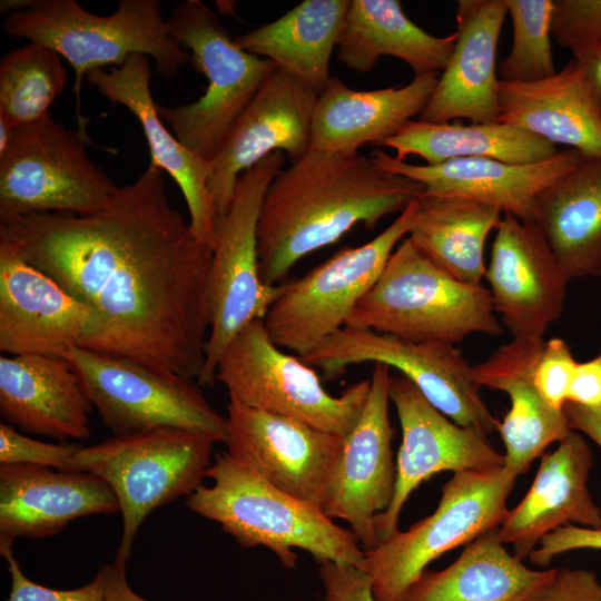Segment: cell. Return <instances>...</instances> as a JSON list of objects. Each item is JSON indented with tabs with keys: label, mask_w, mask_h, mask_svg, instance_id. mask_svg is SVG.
Wrapping results in <instances>:
<instances>
[{
	"label": "cell",
	"mask_w": 601,
	"mask_h": 601,
	"mask_svg": "<svg viewBox=\"0 0 601 601\" xmlns=\"http://www.w3.org/2000/svg\"><path fill=\"white\" fill-rule=\"evenodd\" d=\"M0 239L92 311L98 328L82 348L198 383L213 248L171 206L159 167L150 162L100 213L0 220Z\"/></svg>",
	"instance_id": "6da1fadb"
},
{
	"label": "cell",
	"mask_w": 601,
	"mask_h": 601,
	"mask_svg": "<svg viewBox=\"0 0 601 601\" xmlns=\"http://www.w3.org/2000/svg\"><path fill=\"white\" fill-rule=\"evenodd\" d=\"M424 186L356 152L309 150L270 183L257 242L264 284L277 286L303 257L341 239L356 225L374 229L401 214Z\"/></svg>",
	"instance_id": "7a4b0ae2"
},
{
	"label": "cell",
	"mask_w": 601,
	"mask_h": 601,
	"mask_svg": "<svg viewBox=\"0 0 601 601\" xmlns=\"http://www.w3.org/2000/svg\"><path fill=\"white\" fill-rule=\"evenodd\" d=\"M206 477L213 484H201L188 495L187 506L217 522L243 548L266 546L286 569L295 568V550L300 549L317 563L365 570L364 551L349 529L335 524L321 508L272 485L227 452L215 455Z\"/></svg>",
	"instance_id": "3957f363"
},
{
	"label": "cell",
	"mask_w": 601,
	"mask_h": 601,
	"mask_svg": "<svg viewBox=\"0 0 601 601\" xmlns=\"http://www.w3.org/2000/svg\"><path fill=\"white\" fill-rule=\"evenodd\" d=\"M3 29L9 36L50 48L69 62L82 129L87 120L80 112V89L90 71L118 67L130 56L142 55L171 79L190 61V53L171 37L158 0H121L108 16L91 13L75 0H35L29 8L9 14Z\"/></svg>",
	"instance_id": "277c9868"
},
{
	"label": "cell",
	"mask_w": 601,
	"mask_h": 601,
	"mask_svg": "<svg viewBox=\"0 0 601 601\" xmlns=\"http://www.w3.org/2000/svg\"><path fill=\"white\" fill-rule=\"evenodd\" d=\"M495 314L489 288L453 278L407 236L345 326L455 345L476 333L500 336L503 328Z\"/></svg>",
	"instance_id": "5b68a950"
},
{
	"label": "cell",
	"mask_w": 601,
	"mask_h": 601,
	"mask_svg": "<svg viewBox=\"0 0 601 601\" xmlns=\"http://www.w3.org/2000/svg\"><path fill=\"white\" fill-rule=\"evenodd\" d=\"M167 24L171 37L190 53L193 68L205 75L208 83L198 100L175 107L157 104V110L185 147L210 162L277 66L239 48L201 1L176 4Z\"/></svg>",
	"instance_id": "8992f818"
},
{
	"label": "cell",
	"mask_w": 601,
	"mask_h": 601,
	"mask_svg": "<svg viewBox=\"0 0 601 601\" xmlns=\"http://www.w3.org/2000/svg\"><path fill=\"white\" fill-rule=\"evenodd\" d=\"M86 129L71 130L49 114L16 126L0 154V220L35 213L93 215L120 186L90 160Z\"/></svg>",
	"instance_id": "52a82bcc"
},
{
	"label": "cell",
	"mask_w": 601,
	"mask_h": 601,
	"mask_svg": "<svg viewBox=\"0 0 601 601\" xmlns=\"http://www.w3.org/2000/svg\"><path fill=\"white\" fill-rule=\"evenodd\" d=\"M215 443L204 434L162 427L82 446L77 455L79 472L106 481L119 503L122 532L116 563L127 564L134 539L155 509L190 495L203 484Z\"/></svg>",
	"instance_id": "ba28073f"
},
{
	"label": "cell",
	"mask_w": 601,
	"mask_h": 601,
	"mask_svg": "<svg viewBox=\"0 0 601 601\" xmlns=\"http://www.w3.org/2000/svg\"><path fill=\"white\" fill-rule=\"evenodd\" d=\"M518 476L505 465L453 473L431 515L364 552L375 601H401L431 562L499 528Z\"/></svg>",
	"instance_id": "9c48e42d"
},
{
	"label": "cell",
	"mask_w": 601,
	"mask_h": 601,
	"mask_svg": "<svg viewBox=\"0 0 601 601\" xmlns=\"http://www.w3.org/2000/svg\"><path fill=\"white\" fill-rule=\"evenodd\" d=\"M275 151L243 173L229 209L218 215L208 276L210 329L199 385H213L219 357L230 341L255 319H264L279 293L259 274L257 225L266 191L283 168Z\"/></svg>",
	"instance_id": "30bf717a"
},
{
	"label": "cell",
	"mask_w": 601,
	"mask_h": 601,
	"mask_svg": "<svg viewBox=\"0 0 601 601\" xmlns=\"http://www.w3.org/2000/svg\"><path fill=\"white\" fill-rule=\"evenodd\" d=\"M215 380L226 386L230 398L247 406L342 437L354 428L370 392V380H364L338 396L331 395L312 366L274 344L263 319H255L230 341Z\"/></svg>",
	"instance_id": "8fae6325"
},
{
	"label": "cell",
	"mask_w": 601,
	"mask_h": 601,
	"mask_svg": "<svg viewBox=\"0 0 601 601\" xmlns=\"http://www.w3.org/2000/svg\"><path fill=\"white\" fill-rule=\"evenodd\" d=\"M418 214L414 198L381 234L358 247H345L298 279L280 283L263 322L282 349L303 357L344 327L372 288L394 247L408 236Z\"/></svg>",
	"instance_id": "7c38bea8"
},
{
	"label": "cell",
	"mask_w": 601,
	"mask_h": 601,
	"mask_svg": "<svg viewBox=\"0 0 601 601\" xmlns=\"http://www.w3.org/2000/svg\"><path fill=\"white\" fill-rule=\"evenodd\" d=\"M65 358L112 436L170 427L226 439V416L196 381L122 357L73 347Z\"/></svg>",
	"instance_id": "4fadbf2b"
},
{
	"label": "cell",
	"mask_w": 601,
	"mask_h": 601,
	"mask_svg": "<svg viewBox=\"0 0 601 601\" xmlns=\"http://www.w3.org/2000/svg\"><path fill=\"white\" fill-rule=\"evenodd\" d=\"M300 359L319 368L326 380H336L355 364H385L400 371L455 424L479 428L486 435L499 428L500 421L482 398L473 366L454 344L413 342L344 326Z\"/></svg>",
	"instance_id": "5bb4252c"
},
{
	"label": "cell",
	"mask_w": 601,
	"mask_h": 601,
	"mask_svg": "<svg viewBox=\"0 0 601 601\" xmlns=\"http://www.w3.org/2000/svg\"><path fill=\"white\" fill-rule=\"evenodd\" d=\"M227 453L280 491L322 509L344 437L229 397Z\"/></svg>",
	"instance_id": "9a60e30c"
},
{
	"label": "cell",
	"mask_w": 601,
	"mask_h": 601,
	"mask_svg": "<svg viewBox=\"0 0 601 601\" xmlns=\"http://www.w3.org/2000/svg\"><path fill=\"white\" fill-rule=\"evenodd\" d=\"M390 400L402 430L396 482L388 508L375 516L380 542L398 531L402 509L420 484L444 471H484L505 465L504 454L475 427L455 424L402 374L392 376Z\"/></svg>",
	"instance_id": "2e32d148"
},
{
	"label": "cell",
	"mask_w": 601,
	"mask_h": 601,
	"mask_svg": "<svg viewBox=\"0 0 601 601\" xmlns=\"http://www.w3.org/2000/svg\"><path fill=\"white\" fill-rule=\"evenodd\" d=\"M392 376L387 365L374 364L365 406L344 437L322 505L328 518L348 523L364 552L378 545L375 516L388 508L395 490L394 430L388 417Z\"/></svg>",
	"instance_id": "e0dca14e"
},
{
	"label": "cell",
	"mask_w": 601,
	"mask_h": 601,
	"mask_svg": "<svg viewBox=\"0 0 601 601\" xmlns=\"http://www.w3.org/2000/svg\"><path fill=\"white\" fill-rule=\"evenodd\" d=\"M317 92L280 67L263 81L210 164L208 189L218 215L225 214L243 173L275 151L290 164L311 150Z\"/></svg>",
	"instance_id": "ac0fdd59"
},
{
	"label": "cell",
	"mask_w": 601,
	"mask_h": 601,
	"mask_svg": "<svg viewBox=\"0 0 601 601\" xmlns=\"http://www.w3.org/2000/svg\"><path fill=\"white\" fill-rule=\"evenodd\" d=\"M98 328L92 311L0 239V351L62 357Z\"/></svg>",
	"instance_id": "d6986e66"
},
{
	"label": "cell",
	"mask_w": 601,
	"mask_h": 601,
	"mask_svg": "<svg viewBox=\"0 0 601 601\" xmlns=\"http://www.w3.org/2000/svg\"><path fill=\"white\" fill-rule=\"evenodd\" d=\"M485 277L494 312L512 338H543L561 317L570 280L533 221L504 214Z\"/></svg>",
	"instance_id": "ffe728a7"
},
{
	"label": "cell",
	"mask_w": 601,
	"mask_h": 601,
	"mask_svg": "<svg viewBox=\"0 0 601 601\" xmlns=\"http://www.w3.org/2000/svg\"><path fill=\"white\" fill-rule=\"evenodd\" d=\"M371 157L382 169L422 184L427 194L472 198L490 204L503 214L534 223L536 199L541 191L584 156L578 150L564 148L546 160L525 165L491 158L414 165L375 148Z\"/></svg>",
	"instance_id": "44dd1931"
},
{
	"label": "cell",
	"mask_w": 601,
	"mask_h": 601,
	"mask_svg": "<svg viewBox=\"0 0 601 601\" xmlns=\"http://www.w3.org/2000/svg\"><path fill=\"white\" fill-rule=\"evenodd\" d=\"M592 464V451L577 431L543 454L530 490L496 529L497 538L512 546L515 558L528 559L541 539L558 528L601 526V510L588 489Z\"/></svg>",
	"instance_id": "7402d4cb"
},
{
	"label": "cell",
	"mask_w": 601,
	"mask_h": 601,
	"mask_svg": "<svg viewBox=\"0 0 601 601\" xmlns=\"http://www.w3.org/2000/svg\"><path fill=\"white\" fill-rule=\"evenodd\" d=\"M117 512L119 503L114 490L95 474L0 465V541L48 538L75 519Z\"/></svg>",
	"instance_id": "603a6c76"
},
{
	"label": "cell",
	"mask_w": 601,
	"mask_h": 601,
	"mask_svg": "<svg viewBox=\"0 0 601 601\" xmlns=\"http://www.w3.org/2000/svg\"><path fill=\"white\" fill-rule=\"evenodd\" d=\"M506 14L504 0L457 2L453 52L420 120L497 121L496 51Z\"/></svg>",
	"instance_id": "cb8c5ba5"
},
{
	"label": "cell",
	"mask_w": 601,
	"mask_h": 601,
	"mask_svg": "<svg viewBox=\"0 0 601 601\" xmlns=\"http://www.w3.org/2000/svg\"><path fill=\"white\" fill-rule=\"evenodd\" d=\"M150 77V58L132 55L109 71H90L85 80L111 104L125 106L137 117L150 149V162L179 186L194 234L213 248L217 213L208 189L210 164L185 147L165 127L151 96Z\"/></svg>",
	"instance_id": "d4e9b609"
},
{
	"label": "cell",
	"mask_w": 601,
	"mask_h": 601,
	"mask_svg": "<svg viewBox=\"0 0 601 601\" xmlns=\"http://www.w3.org/2000/svg\"><path fill=\"white\" fill-rule=\"evenodd\" d=\"M93 405L66 358L0 357V415L23 432L55 440L90 436Z\"/></svg>",
	"instance_id": "484cf974"
},
{
	"label": "cell",
	"mask_w": 601,
	"mask_h": 601,
	"mask_svg": "<svg viewBox=\"0 0 601 601\" xmlns=\"http://www.w3.org/2000/svg\"><path fill=\"white\" fill-rule=\"evenodd\" d=\"M544 344V338H512L473 366L481 387L502 391L510 397V411L497 431L505 446V466L518 475L526 473L550 444L572 431L564 411L550 407L534 384V368Z\"/></svg>",
	"instance_id": "4316f807"
},
{
	"label": "cell",
	"mask_w": 601,
	"mask_h": 601,
	"mask_svg": "<svg viewBox=\"0 0 601 601\" xmlns=\"http://www.w3.org/2000/svg\"><path fill=\"white\" fill-rule=\"evenodd\" d=\"M437 81V72H427L403 87L359 91L332 77L316 100L311 150L349 154L367 144L376 147L423 112Z\"/></svg>",
	"instance_id": "83f0119b"
},
{
	"label": "cell",
	"mask_w": 601,
	"mask_h": 601,
	"mask_svg": "<svg viewBox=\"0 0 601 601\" xmlns=\"http://www.w3.org/2000/svg\"><path fill=\"white\" fill-rule=\"evenodd\" d=\"M497 121L601 158V111L574 60L543 80L499 81Z\"/></svg>",
	"instance_id": "f1b7e54d"
},
{
	"label": "cell",
	"mask_w": 601,
	"mask_h": 601,
	"mask_svg": "<svg viewBox=\"0 0 601 601\" xmlns=\"http://www.w3.org/2000/svg\"><path fill=\"white\" fill-rule=\"evenodd\" d=\"M534 224L570 282L601 276V158L583 157L544 188Z\"/></svg>",
	"instance_id": "f546056e"
},
{
	"label": "cell",
	"mask_w": 601,
	"mask_h": 601,
	"mask_svg": "<svg viewBox=\"0 0 601 601\" xmlns=\"http://www.w3.org/2000/svg\"><path fill=\"white\" fill-rule=\"evenodd\" d=\"M455 40L456 31L435 37L420 28L398 0H351L336 49L351 70L371 71L382 56H392L417 76L443 71Z\"/></svg>",
	"instance_id": "4dcf8cb0"
},
{
	"label": "cell",
	"mask_w": 601,
	"mask_h": 601,
	"mask_svg": "<svg viewBox=\"0 0 601 601\" xmlns=\"http://www.w3.org/2000/svg\"><path fill=\"white\" fill-rule=\"evenodd\" d=\"M497 529V528H496ZM493 529L440 571L426 570L401 601H521L555 569H531L505 549Z\"/></svg>",
	"instance_id": "1f68e13d"
},
{
	"label": "cell",
	"mask_w": 601,
	"mask_h": 601,
	"mask_svg": "<svg viewBox=\"0 0 601 601\" xmlns=\"http://www.w3.org/2000/svg\"><path fill=\"white\" fill-rule=\"evenodd\" d=\"M351 0H305L280 18L237 36L245 51L272 60L319 95Z\"/></svg>",
	"instance_id": "d6a6232c"
},
{
	"label": "cell",
	"mask_w": 601,
	"mask_h": 601,
	"mask_svg": "<svg viewBox=\"0 0 601 601\" xmlns=\"http://www.w3.org/2000/svg\"><path fill=\"white\" fill-rule=\"evenodd\" d=\"M417 219L408 234L413 244L436 266L466 284L485 277L484 247L502 211L472 198L421 193Z\"/></svg>",
	"instance_id": "836d02e7"
},
{
	"label": "cell",
	"mask_w": 601,
	"mask_h": 601,
	"mask_svg": "<svg viewBox=\"0 0 601 601\" xmlns=\"http://www.w3.org/2000/svg\"><path fill=\"white\" fill-rule=\"evenodd\" d=\"M380 147L394 149L398 160L415 155L426 165L465 158L525 165L546 160L559 151L555 145L500 121L464 125L420 119L407 121L398 132L376 146Z\"/></svg>",
	"instance_id": "e575fe53"
},
{
	"label": "cell",
	"mask_w": 601,
	"mask_h": 601,
	"mask_svg": "<svg viewBox=\"0 0 601 601\" xmlns=\"http://www.w3.org/2000/svg\"><path fill=\"white\" fill-rule=\"evenodd\" d=\"M61 57L29 42L7 52L0 61V117L13 127L47 114L67 83Z\"/></svg>",
	"instance_id": "d590c367"
},
{
	"label": "cell",
	"mask_w": 601,
	"mask_h": 601,
	"mask_svg": "<svg viewBox=\"0 0 601 601\" xmlns=\"http://www.w3.org/2000/svg\"><path fill=\"white\" fill-rule=\"evenodd\" d=\"M513 39L497 66L500 81L526 83L556 73L551 49L554 0H504Z\"/></svg>",
	"instance_id": "8d00e7d4"
},
{
	"label": "cell",
	"mask_w": 601,
	"mask_h": 601,
	"mask_svg": "<svg viewBox=\"0 0 601 601\" xmlns=\"http://www.w3.org/2000/svg\"><path fill=\"white\" fill-rule=\"evenodd\" d=\"M76 443H45L19 433L12 425L0 424V465L24 464L79 472Z\"/></svg>",
	"instance_id": "74e56055"
},
{
	"label": "cell",
	"mask_w": 601,
	"mask_h": 601,
	"mask_svg": "<svg viewBox=\"0 0 601 601\" xmlns=\"http://www.w3.org/2000/svg\"><path fill=\"white\" fill-rule=\"evenodd\" d=\"M577 364L564 339L555 337L545 341L534 368V384L550 407L563 410Z\"/></svg>",
	"instance_id": "f35d334b"
},
{
	"label": "cell",
	"mask_w": 601,
	"mask_h": 601,
	"mask_svg": "<svg viewBox=\"0 0 601 601\" xmlns=\"http://www.w3.org/2000/svg\"><path fill=\"white\" fill-rule=\"evenodd\" d=\"M552 37L569 49L601 42V0H554Z\"/></svg>",
	"instance_id": "ab89813d"
},
{
	"label": "cell",
	"mask_w": 601,
	"mask_h": 601,
	"mask_svg": "<svg viewBox=\"0 0 601 601\" xmlns=\"http://www.w3.org/2000/svg\"><path fill=\"white\" fill-rule=\"evenodd\" d=\"M13 543L0 541V553L7 560L11 577L8 601H105V579L102 572L86 585L70 590H58L37 584L29 580L14 558Z\"/></svg>",
	"instance_id": "60d3db41"
},
{
	"label": "cell",
	"mask_w": 601,
	"mask_h": 601,
	"mask_svg": "<svg viewBox=\"0 0 601 601\" xmlns=\"http://www.w3.org/2000/svg\"><path fill=\"white\" fill-rule=\"evenodd\" d=\"M521 601H601V583L594 572L561 568Z\"/></svg>",
	"instance_id": "b9f144b4"
},
{
	"label": "cell",
	"mask_w": 601,
	"mask_h": 601,
	"mask_svg": "<svg viewBox=\"0 0 601 601\" xmlns=\"http://www.w3.org/2000/svg\"><path fill=\"white\" fill-rule=\"evenodd\" d=\"M324 601H375L367 572L358 566L325 561L318 563Z\"/></svg>",
	"instance_id": "7bdbcfd3"
},
{
	"label": "cell",
	"mask_w": 601,
	"mask_h": 601,
	"mask_svg": "<svg viewBox=\"0 0 601 601\" xmlns=\"http://www.w3.org/2000/svg\"><path fill=\"white\" fill-rule=\"evenodd\" d=\"M582 549L601 550V526L591 529L569 524L558 528L541 539L528 559L544 569L555 556Z\"/></svg>",
	"instance_id": "ee69618b"
},
{
	"label": "cell",
	"mask_w": 601,
	"mask_h": 601,
	"mask_svg": "<svg viewBox=\"0 0 601 601\" xmlns=\"http://www.w3.org/2000/svg\"><path fill=\"white\" fill-rule=\"evenodd\" d=\"M568 402L601 410V352L591 359L578 362Z\"/></svg>",
	"instance_id": "f6af8a7d"
},
{
	"label": "cell",
	"mask_w": 601,
	"mask_h": 601,
	"mask_svg": "<svg viewBox=\"0 0 601 601\" xmlns=\"http://www.w3.org/2000/svg\"><path fill=\"white\" fill-rule=\"evenodd\" d=\"M574 62L581 68L601 111V42L571 49Z\"/></svg>",
	"instance_id": "bcb514c9"
},
{
	"label": "cell",
	"mask_w": 601,
	"mask_h": 601,
	"mask_svg": "<svg viewBox=\"0 0 601 601\" xmlns=\"http://www.w3.org/2000/svg\"><path fill=\"white\" fill-rule=\"evenodd\" d=\"M563 411L572 431L587 435L601 447V410L566 402Z\"/></svg>",
	"instance_id": "7dc6e473"
},
{
	"label": "cell",
	"mask_w": 601,
	"mask_h": 601,
	"mask_svg": "<svg viewBox=\"0 0 601 601\" xmlns=\"http://www.w3.org/2000/svg\"><path fill=\"white\" fill-rule=\"evenodd\" d=\"M105 579V601H149L138 595L126 579V565L114 562L100 569Z\"/></svg>",
	"instance_id": "c3c4849f"
},
{
	"label": "cell",
	"mask_w": 601,
	"mask_h": 601,
	"mask_svg": "<svg viewBox=\"0 0 601 601\" xmlns=\"http://www.w3.org/2000/svg\"><path fill=\"white\" fill-rule=\"evenodd\" d=\"M35 0H1L0 13L11 14L29 8Z\"/></svg>",
	"instance_id": "681fc988"
},
{
	"label": "cell",
	"mask_w": 601,
	"mask_h": 601,
	"mask_svg": "<svg viewBox=\"0 0 601 601\" xmlns=\"http://www.w3.org/2000/svg\"><path fill=\"white\" fill-rule=\"evenodd\" d=\"M13 128L7 119L0 117V154L8 147Z\"/></svg>",
	"instance_id": "f907efd6"
}]
</instances>
